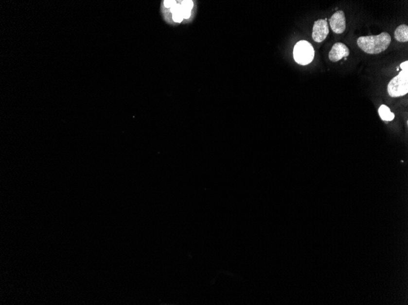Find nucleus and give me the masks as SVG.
Here are the masks:
<instances>
[{
    "label": "nucleus",
    "mask_w": 408,
    "mask_h": 305,
    "mask_svg": "<svg viewBox=\"0 0 408 305\" xmlns=\"http://www.w3.org/2000/svg\"><path fill=\"white\" fill-rule=\"evenodd\" d=\"M379 114L381 118L383 121H392L395 118L394 113L391 112L390 110L385 105H382L379 109Z\"/></svg>",
    "instance_id": "nucleus-8"
},
{
    "label": "nucleus",
    "mask_w": 408,
    "mask_h": 305,
    "mask_svg": "<svg viewBox=\"0 0 408 305\" xmlns=\"http://www.w3.org/2000/svg\"><path fill=\"white\" fill-rule=\"evenodd\" d=\"M394 37L398 42H407L408 41V26L402 25L398 26L394 32Z\"/></svg>",
    "instance_id": "nucleus-7"
},
{
    "label": "nucleus",
    "mask_w": 408,
    "mask_h": 305,
    "mask_svg": "<svg viewBox=\"0 0 408 305\" xmlns=\"http://www.w3.org/2000/svg\"><path fill=\"white\" fill-rule=\"evenodd\" d=\"M350 50L345 44L341 42L336 43L333 45L332 49L329 53V60L336 63L343 58L349 56Z\"/></svg>",
    "instance_id": "nucleus-6"
},
{
    "label": "nucleus",
    "mask_w": 408,
    "mask_h": 305,
    "mask_svg": "<svg viewBox=\"0 0 408 305\" xmlns=\"http://www.w3.org/2000/svg\"><path fill=\"white\" fill-rule=\"evenodd\" d=\"M315 51L311 44L306 40H300L293 49V58L296 63L302 65H308L314 60Z\"/></svg>",
    "instance_id": "nucleus-2"
},
{
    "label": "nucleus",
    "mask_w": 408,
    "mask_h": 305,
    "mask_svg": "<svg viewBox=\"0 0 408 305\" xmlns=\"http://www.w3.org/2000/svg\"><path fill=\"white\" fill-rule=\"evenodd\" d=\"M390 96L397 97L405 96L408 92V70L401 71L390 81L388 85Z\"/></svg>",
    "instance_id": "nucleus-3"
},
{
    "label": "nucleus",
    "mask_w": 408,
    "mask_h": 305,
    "mask_svg": "<svg viewBox=\"0 0 408 305\" xmlns=\"http://www.w3.org/2000/svg\"><path fill=\"white\" fill-rule=\"evenodd\" d=\"M400 68L402 70H408V61H405L404 63L401 64Z\"/></svg>",
    "instance_id": "nucleus-10"
},
{
    "label": "nucleus",
    "mask_w": 408,
    "mask_h": 305,
    "mask_svg": "<svg viewBox=\"0 0 408 305\" xmlns=\"http://www.w3.org/2000/svg\"><path fill=\"white\" fill-rule=\"evenodd\" d=\"M176 4V1H164V6L166 7V8H172V7L175 5Z\"/></svg>",
    "instance_id": "nucleus-9"
},
{
    "label": "nucleus",
    "mask_w": 408,
    "mask_h": 305,
    "mask_svg": "<svg viewBox=\"0 0 408 305\" xmlns=\"http://www.w3.org/2000/svg\"><path fill=\"white\" fill-rule=\"evenodd\" d=\"M391 42V37L388 32L378 35L359 37L357 44L362 51L370 54H377L388 49Z\"/></svg>",
    "instance_id": "nucleus-1"
},
{
    "label": "nucleus",
    "mask_w": 408,
    "mask_h": 305,
    "mask_svg": "<svg viewBox=\"0 0 408 305\" xmlns=\"http://www.w3.org/2000/svg\"><path fill=\"white\" fill-rule=\"evenodd\" d=\"M329 26L326 20H320L315 21L313 32H312V39L315 42L320 43L326 39L329 34Z\"/></svg>",
    "instance_id": "nucleus-4"
},
{
    "label": "nucleus",
    "mask_w": 408,
    "mask_h": 305,
    "mask_svg": "<svg viewBox=\"0 0 408 305\" xmlns=\"http://www.w3.org/2000/svg\"><path fill=\"white\" fill-rule=\"evenodd\" d=\"M330 26L336 34H342L346 29V19L344 12L338 11L333 14L330 19Z\"/></svg>",
    "instance_id": "nucleus-5"
}]
</instances>
